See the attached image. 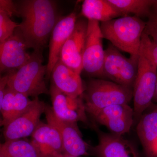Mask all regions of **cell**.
Segmentation results:
<instances>
[{"label":"cell","mask_w":157,"mask_h":157,"mask_svg":"<svg viewBox=\"0 0 157 157\" xmlns=\"http://www.w3.org/2000/svg\"><path fill=\"white\" fill-rule=\"evenodd\" d=\"M53 157H80L74 156L70 155L64 153H61L58 154Z\"/></svg>","instance_id":"83f0119b"},{"label":"cell","mask_w":157,"mask_h":157,"mask_svg":"<svg viewBox=\"0 0 157 157\" xmlns=\"http://www.w3.org/2000/svg\"><path fill=\"white\" fill-rule=\"evenodd\" d=\"M87 26V19H77L73 33L64 44L60 54V60L80 75L83 70L82 57Z\"/></svg>","instance_id":"30bf717a"},{"label":"cell","mask_w":157,"mask_h":157,"mask_svg":"<svg viewBox=\"0 0 157 157\" xmlns=\"http://www.w3.org/2000/svg\"><path fill=\"white\" fill-rule=\"evenodd\" d=\"M155 152H156V154L157 156V141L156 144Z\"/></svg>","instance_id":"1f68e13d"},{"label":"cell","mask_w":157,"mask_h":157,"mask_svg":"<svg viewBox=\"0 0 157 157\" xmlns=\"http://www.w3.org/2000/svg\"><path fill=\"white\" fill-rule=\"evenodd\" d=\"M88 113L105 107L128 104L133 99V90L102 78H91L86 83L82 94Z\"/></svg>","instance_id":"277c9868"},{"label":"cell","mask_w":157,"mask_h":157,"mask_svg":"<svg viewBox=\"0 0 157 157\" xmlns=\"http://www.w3.org/2000/svg\"><path fill=\"white\" fill-rule=\"evenodd\" d=\"M91 153L98 157H139L132 142L111 133H101L98 145L92 147Z\"/></svg>","instance_id":"9a60e30c"},{"label":"cell","mask_w":157,"mask_h":157,"mask_svg":"<svg viewBox=\"0 0 157 157\" xmlns=\"http://www.w3.org/2000/svg\"><path fill=\"white\" fill-rule=\"evenodd\" d=\"M122 16H134L148 17L153 0H107Z\"/></svg>","instance_id":"7402d4cb"},{"label":"cell","mask_w":157,"mask_h":157,"mask_svg":"<svg viewBox=\"0 0 157 157\" xmlns=\"http://www.w3.org/2000/svg\"><path fill=\"white\" fill-rule=\"evenodd\" d=\"M157 80V67L149 57L139 50L138 67L133 89L134 120H139L153 100Z\"/></svg>","instance_id":"5b68a950"},{"label":"cell","mask_w":157,"mask_h":157,"mask_svg":"<svg viewBox=\"0 0 157 157\" xmlns=\"http://www.w3.org/2000/svg\"><path fill=\"white\" fill-rule=\"evenodd\" d=\"M147 18L144 33L147 34L157 45V10H151Z\"/></svg>","instance_id":"d4e9b609"},{"label":"cell","mask_w":157,"mask_h":157,"mask_svg":"<svg viewBox=\"0 0 157 157\" xmlns=\"http://www.w3.org/2000/svg\"><path fill=\"white\" fill-rule=\"evenodd\" d=\"M151 10H157V0H153Z\"/></svg>","instance_id":"f1b7e54d"},{"label":"cell","mask_w":157,"mask_h":157,"mask_svg":"<svg viewBox=\"0 0 157 157\" xmlns=\"http://www.w3.org/2000/svg\"><path fill=\"white\" fill-rule=\"evenodd\" d=\"M4 126V123H3V120L0 118V128L1 127Z\"/></svg>","instance_id":"4dcf8cb0"},{"label":"cell","mask_w":157,"mask_h":157,"mask_svg":"<svg viewBox=\"0 0 157 157\" xmlns=\"http://www.w3.org/2000/svg\"><path fill=\"white\" fill-rule=\"evenodd\" d=\"M103 39L99 21L88 20L82 71L91 77L105 79L103 69L105 52Z\"/></svg>","instance_id":"52a82bcc"},{"label":"cell","mask_w":157,"mask_h":157,"mask_svg":"<svg viewBox=\"0 0 157 157\" xmlns=\"http://www.w3.org/2000/svg\"><path fill=\"white\" fill-rule=\"evenodd\" d=\"M8 80V74L7 75H0V112L2 108L3 98L5 95V91L7 86Z\"/></svg>","instance_id":"4316f807"},{"label":"cell","mask_w":157,"mask_h":157,"mask_svg":"<svg viewBox=\"0 0 157 157\" xmlns=\"http://www.w3.org/2000/svg\"><path fill=\"white\" fill-rule=\"evenodd\" d=\"M46 104L38 98L33 100L30 106L21 115L4 126L6 141L21 139L32 136L45 112Z\"/></svg>","instance_id":"9c48e42d"},{"label":"cell","mask_w":157,"mask_h":157,"mask_svg":"<svg viewBox=\"0 0 157 157\" xmlns=\"http://www.w3.org/2000/svg\"><path fill=\"white\" fill-rule=\"evenodd\" d=\"M140 49L149 57L157 67V45L144 33L141 36Z\"/></svg>","instance_id":"cb8c5ba5"},{"label":"cell","mask_w":157,"mask_h":157,"mask_svg":"<svg viewBox=\"0 0 157 157\" xmlns=\"http://www.w3.org/2000/svg\"><path fill=\"white\" fill-rule=\"evenodd\" d=\"M136 131L147 157H157V107L143 114L139 119Z\"/></svg>","instance_id":"ac0fdd59"},{"label":"cell","mask_w":157,"mask_h":157,"mask_svg":"<svg viewBox=\"0 0 157 157\" xmlns=\"http://www.w3.org/2000/svg\"><path fill=\"white\" fill-rule=\"evenodd\" d=\"M89 114L111 134L118 136L128 132L134 123V109L128 104L112 105Z\"/></svg>","instance_id":"8fae6325"},{"label":"cell","mask_w":157,"mask_h":157,"mask_svg":"<svg viewBox=\"0 0 157 157\" xmlns=\"http://www.w3.org/2000/svg\"><path fill=\"white\" fill-rule=\"evenodd\" d=\"M153 100H154V101H155L157 103V80L155 90L154 96Z\"/></svg>","instance_id":"f546056e"},{"label":"cell","mask_w":157,"mask_h":157,"mask_svg":"<svg viewBox=\"0 0 157 157\" xmlns=\"http://www.w3.org/2000/svg\"><path fill=\"white\" fill-rule=\"evenodd\" d=\"M54 114L59 119L71 123L87 121L82 97L73 98L60 91L52 84L49 90Z\"/></svg>","instance_id":"7c38bea8"},{"label":"cell","mask_w":157,"mask_h":157,"mask_svg":"<svg viewBox=\"0 0 157 157\" xmlns=\"http://www.w3.org/2000/svg\"><path fill=\"white\" fill-rule=\"evenodd\" d=\"M31 136L32 143L44 157H53L63 153L58 131L50 124L40 121Z\"/></svg>","instance_id":"e0dca14e"},{"label":"cell","mask_w":157,"mask_h":157,"mask_svg":"<svg viewBox=\"0 0 157 157\" xmlns=\"http://www.w3.org/2000/svg\"><path fill=\"white\" fill-rule=\"evenodd\" d=\"M104 51L103 69L105 78L133 90L139 57L128 58L112 44Z\"/></svg>","instance_id":"8992f818"},{"label":"cell","mask_w":157,"mask_h":157,"mask_svg":"<svg viewBox=\"0 0 157 157\" xmlns=\"http://www.w3.org/2000/svg\"><path fill=\"white\" fill-rule=\"evenodd\" d=\"M0 11L6 12L11 17L18 15L17 6L11 0H0Z\"/></svg>","instance_id":"484cf974"},{"label":"cell","mask_w":157,"mask_h":157,"mask_svg":"<svg viewBox=\"0 0 157 157\" xmlns=\"http://www.w3.org/2000/svg\"><path fill=\"white\" fill-rule=\"evenodd\" d=\"M22 38L15 30L8 39L0 42V75L7 71L18 70L28 60L31 54L27 51Z\"/></svg>","instance_id":"4fadbf2b"},{"label":"cell","mask_w":157,"mask_h":157,"mask_svg":"<svg viewBox=\"0 0 157 157\" xmlns=\"http://www.w3.org/2000/svg\"><path fill=\"white\" fill-rule=\"evenodd\" d=\"M42 52L33 51L22 67L8 74L7 87L28 97L49 94L45 78L47 65H43Z\"/></svg>","instance_id":"3957f363"},{"label":"cell","mask_w":157,"mask_h":157,"mask_svg":"<svg viewBox=\"0 0 157 157\" xmlns=\"http://www.w3.org/2000/svg\"><path fill=\"white\" fill-rule=\"evenodd\" d=\"M47 123L58 131L64 153L74 156L92 155V147L82 139L77 124L67 122L59 119L54 114L52 107L46 105L45 112Z\"/></svg>","instance_id":"ba28073f"},{"label":"cell","mask_w":157,"mask_h":157,"mask_svg":"<svg viewBox=\"0 0 157 157\" xmlns=\"http://www.w3.org/2000/svg\"><path fill=\"white\" fill-rule=\"evenodd\" d=\"M145 25L146 22L139 17L127 16L101 22L100 28L104 39L118 49L138 58Z\"/></svg>","instance_id":"7a4b0ae2"},{"label":"cell","mask_w":157,"mask_h":157,"mask_svg":"<svg viewBox=\"0 0 157 157\" xmlns=\"http://www.w3.org/2000/svg\"><path fill=\"white\" fill-rule=\"evenodd\" d=\"M81 14L88 20L106 22L122 17L107 0H85L82 5Z\"/></svg>","instance_id":"ffe728a7"},{"label":"cell","mask_w":157,"mask_h":157,"mask_svg":"<svg viewBox=\"0 0 157 157\" xmlns=\"http://www.w3.org/2000/svg\"><path fill=\"white\" fill-rule=\"evenodd\" d=\"M32 102L28 96L7 86L1 110L4 126L26 111Z\"/></svg>","instance_id":"d6986e66"},{"label":"cell","mask_w":157,"mask_h":157,"mask_svg":"<svg viewBox=\"0 0 157 157\" xmlns=\"http://www.w3.org/2000/svg\"><path fill=\"white\" fill-rule=\"evenodd\" d=\"M77 18L73 12L59 18L52 32L49 39V53L46 76L50 78L52 71L59 59L60 54L64 44L73 33Z\"/></svg>","instance_id":"5bb4252c"},{"label":"cell","mask_w":157,"mask_h":157,"mask_svg":"<svg viewBox=\"0 0 157 157\" xmlns=\"http://www.w3.org/2000/svg\"><path fill=\"white\" fill-rule=\"evenodd\" d=\"M18 25V24L11 19V17L7 13L0 11V42L11 36Z\"/></svg>","instance_id":"603a6c76"},{"label":"cell","mask_w":157,"mask_h":157,"mask_svg":"<svg viewBox=\"0 0 157 157\" xmlns=\"http://www.w3.org/2000/svg\"><path fill=\"white\" fill-rule=\"evenodd\" d=\"M52 84L64 94L73 98L82 97L84 87L80 74L64 64L59 59L52 71Z\"/></svg>","instance_id":"2e32d148"},{"label":"cell","mask_w":157,"mask_h":157,"mask_svg":"<svg viewBox=\"0 0 157 157\" xmlns=\"http://www.w3.org/2000/svg\"><path fill=\"white\" fill-rule=\"evenodd\" d=\"M17 9L22 21L16 30L27 48L43 50L59 20L55 2L50 0H24L19 2Z\"/></svg>","instance_id":"6da1fadb"},{"label":"cell","mask_w":157,"mask_h":157,"mask_svg":"<svg viewBox=\"0 0 157 157\" xmlns=\"http://www.w3.org/2000/svg\"><path fill=\"white\" fill-rule=\"evenodd\" d=\"M0 157H44L32 141L24 140L0 143Z\"/></svg>","instance_id":"44dd1931"}]
</instances>
